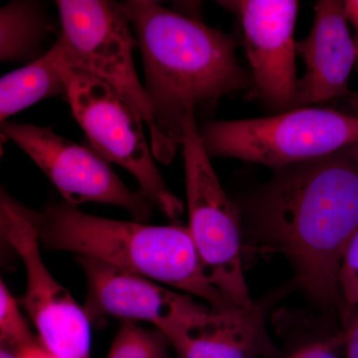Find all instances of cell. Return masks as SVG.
I'll return each instance as SVG.
<instances>
[{
	"mask_svg": "<svg viewBox=\"0 0 358 358\" xmlns=\"http://www.w3.org/2000/svg\"><path fill=\"white\" fill-rule=\"evenodd\" d=\"M242 222L260 248L288 259L313 303L338 305L343 254L358 229V169L341 152L275 169L246 202Z\"/></svg>",
	"mask_w": 358,
	"mask_h": 358,
	"instance_id": "6da1fadb",
	"label": "cell"
},
{
	"mask_svg": "<svg viewBox=\"0 0 358 358\" xmlns=\"http://www.w3.org/2000/svg\"><path fill=\"white\" fill-rule=\"evenodd\" d=\"M121 4L136 30L155 124L176 150L196 108L253 86L251 73L238 62L230 35L155 1Z\"/></svg>",
	"mask_w": 358,
	"mask_h": 358,
	"instance_id": "7a4b0ae2",
	"label": "cell"
},
{
	"mask_svg": "<svg viewBox=\"0 0 358 358\" xmlns=\"http://www.w3.org/2000/svg\"><path fill=\"white\" fill-rule=\"evenodd\" d=\"M32 219L47 248L173 287L206 301L213 312L238 308L207 279L188 228L98 217L67 203L32 212Z\"/></svg>",
	"mask_w": 358,
	"mask_h": 358,
	"instance_id": "3957f363",
	"label": "cell"
},
{
	"mask_svg": "<svg viewBox=\"0 0 358 358\" xmlns=\"http://www.w3.org/2000/svg\"><path fill=\"white\" fill-rule=\"evenodd\" d=\"M199 129L205 152L280 169L350 147L358 115L305 107L259 119L206 122Z\"/></svg>",
	"mask_w": 358,
	"mask_h": 358,
	"instance_id": "277c9868",
	"label": "cell"
},
{
	"mask_svg": "<svg viewBox=\"0 0 358 358\" xmlns=\"http://www.w3.org/2000/svg\"><path fill=\"white\" fill-rule=\"evenodd\" d=\"M61 35L56 43L66 62L100 78L121 94L150 133L155 159L169 164L176 150L159 133L145 87L134 66V41L121 3L106 0L56 2Z\"/></svg>",
	"mask_w": 358,
	"mask_h": 358,
	"instance_id": "5b68a950",
	"label": "cell"
},
{
	"mask_svg": "<svg viewBox=\"0 0 358 358\" xmlns=\"http://www.w3.org/2000/svg\"><path fill=\"white\" fill-rule=\"evenodd\" d=\"M59 51L64 94L92 147L108 162L127 169L152 205L167 217L178 218L183 213V205L167 188L155 166L141 115L110 85L66 62L60 48Z\"/></svg>",
	"mask_w": 358,
	"mask_h": 358,
	"instance_id": "8992f818",
	"label": "cell"
},
{
	"mask_svg": "<svg viewBox=\"0 0 358 358\" xmlns=\"http://www.w3.org/2000/svg\"><path fill=\"white\" fill-rule=\"evenodd\" d=\"M180 145L185 159L188 229L205 275L236 307H252L255 301L250 296L242 264L241 213L212 167L195 117L186 121Z\"/></svg>",
	"mask_w": 358,
	"mask_h": 358,
	"instance_id": "52a82bcc",
	"label": "cell"
},
{
	"mask_svg": "<svg viewBox=\"0 0 358 358\" xmlns=\"http://www.w3.org/2000/svg\"><path fill=\"white\" fill-rule=\"evenodd\" d=\"M0 131L40 167L67 204L114 205L140 222L152 215V203L143 193L124 185L108 160L94 148L77 145L48 127L6 122Z\"/></svg>",
	"mask_w": 358,
	"mask_h": 358,
	"instance_id": "ba28073f",
	"label": "cell"
},
{
	"mask_svg": "<svg viewBox=\"0 0 358 358\" xmlns=\"http://www.w3.org/2000/svg\"><path fill=\"white\" fill-rule=\"evenodd\" d=\"M9 247L20 256L26 272L22 303L38 334L39 345L57 358H90L88 313L51 274L40 253L32 211L11 201Z\"/></svg>",
	"mask_w": 358,
	"mask_h": 358,
	"instance_id": "9c48e42d",
	"label": "cell"
},
{
	"mask_svg": "<svg viewBox=\"0 0 358 358\" xmlns=\"http://www.w3.org/2000/svg\"><path fill=\"white\" fill-rule=\"evenodd\" d=\"M78 262L86 275L89 317L96 315L148 322L169 341L203 326L215 313L187 294L176 293L145 278L91 259L79 257Z\"/></svg>",
	"mask_w": 358,
	"mask_h": 358,
	"instance_id": "30bf717a",
	"label": "cell"
},
{
	"mask_svg": "<svg viewBox=\"0 0 358 358\" xmlns=\"http://www.w3.org/2000/svg\"><path fill=\"white\" fill-rule=\"evenodd\" d=\"M241 20L256 95L271 110H293L296 100V0L221 1Z\"/></svg>",
	"mask_w": 358,
	"mask_h": 358,
	"instance_id": "8fae6325",
	"label": "cell"
},
{
	"mask_svg": "<svg viewBox=\"0 0 358 358\" xmlns=\"http://www.w3.org/2000/svg\"><path fill=\"white\" fill-rule=\"evenodd\" d=\"M313 9L310 34L296 43V53L305 60L307 72L298 80L294 109L348 95V79L358 57L343 1L320 0Z\"/></svg>",
	"mask_w": 358,
	"mask_h": 358,
	"instance_id": "7c38bea8",
	"label": "cell"
},
{
	"mask_svg": "<svg viewBox=\"0 0 358 358\" xmlns=\"http://www.w3.org/2000/svg\"><path fill=\"white\" fill-rule=\"evenodd\" d=\"M178 358H259L271 350L266 307L254 303L214 313L203 326L167 341Z\"/></svg>",
	"mask_w": 358,
	"mask_h": 358,
	"instance_id": "4fadbf2b",
	"label": "cell"
},
{
	"mask_svg": "<svg viewBox=\"0 0 358 358\" xmlns=\"http://www.w3.org/2000/svg\"><path fill=\"white\" fill-rule=\"evenodd\" d=\"M57 44L25 67L0 78V126L35 103L64 94Z\"/></svg>",
	"mask_w": 358,
	"mask_h": 358,
	"instance_id": "5bb4252c",
	"label": "cell"
},
{
	"mask_svg": "<svg viewBox=\"0 0 358 358\" xmlns=\"http://www.w3.org/2000/svg\"><path fill=\"white\" fill-rule=\"evenodd\" d=\"M46 21L36 4L14 2L0 8V61L21 60L36 51Z\"/></svg>",
	"mask_w": 358,
	"mask_h": 358,
	"instance_id": "9a60e30c",
	"label": "cell"
},
{
	"mask_svg": "<svg viewBox=\"0 0 358 358\" xmlns=\"http://www.w3.org/2000/svg\"><path fill=\"white\" fill-rule=\"evenodd\" d=\"M166 338L159 331H148L133 322L120 327L107 358H171Z\"/></svg>",
	"mask_w": 358,
	"mask_h": 358,
	"instance_id": "2e32d148",
	"label": "cell"
},
{
	"mask_svg": "<svg viewBox=\"0 0 358 358\" xmlns=\"http://www.w3.org/2000/svg\"><path fill=\"white\" fill-rule=\"evenodd\" d=\"M33 341L24 317L0 275V345L21 350Z\"/></svg>",
	"mask_w": 358,
	"mask_h": 358,
	"instance_id": "e0dca14e",
	"label": "cell"
},
{
	"mask_svg": "<svg viewBox=\"0 0 358 358\" xmlns=\"http://www.w3.org/2000/svg\"><path fill=\"white\" fill-rule=\"evenodd\" d=\"M339 291L348 305L358 303V229L353 234L343 254L338 274Z\"/></svg>",
	"mask_w": 358,
	"mask_h": 358,
	"instance_id": "ac0fdd59",
	"label": "cell"
},
{
	"mask_svg": "<svg viewBox=\"0 0 358 358\" xmlns=\"http://www.w3.org/2000/svg\"><path fill=\"white\" fill-rule=\"evenodd\" d=\"M288 358H339L329 343H315L305 346Z\"/></svg>",
	"mask_w": 358,
	"mask_h": 358,
	"instance_id": "d6986e66",
	"label": "cell"
},
{
	"mask_svg": "<svg viewBox=\"0 0 358 358\" xmlns=\"http://www.w3.org/2000/svg\"><path fill=\"white\" fill-rule=\"evenodd\" d=\"M11 201L13 199H9L0 190V253L2 250L9 247L7 237H8L9 229H10L9 206H10Z\"/></svg>",
	"mask_w": 358,
	"mask_h": 358,
	"instance_id": "ffe728a7",
	"label": "cell"
},
{
	"mask_svg": "<svg viewBox=\"0 0 358 358\" xmlns=\"http://www.w3.org/2000/svg\"><path fill=\"white\" fill-rule=\"evenodd\" d=\"M346 358H358V315L345 334Z\"/></svg>",
	"mask_w": 358,
	"mask_h": 358,
	"instance_id": "44dd1931",
	"label": "cell"
},
{
	"mask_svg": "<svg viewBox=\"0 0 358 358\" xmlns=\"http://www.w3.org/2000/svg\"><path fill=\"white\" fill-rule=\"evenodd\" d=\"M343 11H345L348 22L350 21L353 27H355V46H357L358 56V0H345V1H343Z\"/></svg>",
	"mask_w": 358,
	"mask_h": 358,
	"instance_id": "7402d4cb",
	"label": "cell"
},
{
	"mask_svg": "<svg viewBox=\"0 0 358 358\" xmlns=\"http://www.w3.org/2000/svg\"><path fill=\"white\" fill-rule=\"evenodd\" d=\"M20 358H57L45 350L39 343H33L25 345L20 350Z\"/></svg>",
	"mask_w": 358,
	"mask_h": 358,
	"instance_id": "603a6c76",
	"label": "cell"
},
{
	"mask_svg": "<svg viewBox=\"0 0 358 358\" xmlns=\"http://www.w3.org/2000/svg\"><path fill=\"white\" fill-rule=\"evenodd\" d=\"M20 350L13 346L0 345V358H20Z\"/></svg>",
	"mask_w": 358,
	"mask_h": 358,
	"instance_id": "cb8c5ba5",
	"label": "cell"
},
{
	"mask_svg": "<svg viewBox=\"0 0 358 358\" xmlns=\"http://www.w3.org/2000/svg\"><path fill=\"white\" fill-rule=\"evenodd\" d=\"M348 148H350V159H352L353 164H355V166L358 169V141Z\"/></svg>",
	"mask_w": 358,
	"mask_h": 358,
	"instance_id": "d4e9b609",
	"label": "cell"
},
{
	"mask_svg": "<svg viewBox=\"0 0 358 358\" xmlns=\"http://www.w3.org/2000/svg\"><path fill=\"white\" fill-rule=\"evenodd\" d=\"M357 68H358V59L357 61ZM353 102H355V106H357V108H355V109H357L358 110V92H357V96H355V100H353Z\"/></svg>",
	"mask_w": 358,
	"mask_h": 358,
	"instance_id": "484cf974",
	"label": "cell"
}]
</instances>
